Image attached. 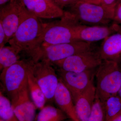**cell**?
I'll list each match as a JSON object with an SVG mask.
<instances>
[{
  "instance_id": "obj_27",
  "label": "cell",
  "mask_w": 121,
  "mask_h": 121,
  "mask_svg": "<svg viewBox=\"0 0 121 121\" xmlns=\"http://www.w3.org/2000/svg\"><path fill=\"white\" fill-rule=\"evenodd\" d=\"M118 0H101L100 4L108 7H117Z\"/></svg>"
},
{
  "instance_id": "obj_9",
  "label": "cell",
  "mask_w": 121,
  "mask_h": 121,
  "mask_svg": "<svg viewBox=\"0 0 121 121\" xmlns=\"http://www.w3.org/2000/svg\"><path fill=\"white\" fill-rule=\"evenodd\" d=\"M24 8L21 0H13L1 7L0 23L5 32L6 43L13 37L21 23Z\"/></svg>"
},
{
  "instance_id": "obj_8",
  "label": "cell",
  "mask_w": 121,
  "mask_h": 121,
  "mask_svg": "<svg viewBox=\"0 0 121 121\" xmlns=\"http://www.w3.org/2000/svg\"><path fill=\"white\" fill-rule=\"evenodd\" d=\"M52 64L48 61L40 60L35 63L32 70L33 74L44 94L47 101H50L54 99L59 80Z\"/></svg>"
},
{
  "instance_id": "obj_16",
  "label": "cell",
  "mask_w": 121,
  "mask_h": 121,
  "mask_svg": "<svg viewBox=\"0 0 121 121\" xmlns=\"http://www.w3.org/2000/svg\"><path fill=\"white\" fill-rule=\"evenodd\" d=\"M28 86L11 99L12 104H17L23 111L27 121H34L37 109L29 96Z\"/></svg>"
},
{
  "instance_id": "obj_4",
  "label": "cell",
  "mask_w": 121,
  "mask_h": 121,
  "mask_svg": "<svg viewBox=\"0 0 121 121\" xmlns=\"http://www.w3.org/2000/svg\"><path fill=\"white\" fill-rule=\"evenodd\" d=\"M95 73L96 97L102 102L117 95L121 84V69L118 63L103 60Z\"/></svg>"
},
{
  "instance_id": "obj_7",
  "label": "cell",
  "mask_w": 121,
  "mask_h": 121,
  "mask_svg": "<svg viewBox=\"0 0 121 121\" xmlns=\"http://www.w3.org/2000/svg\"><path fill=\"white\" fill-rule=\"evenodd\" d=\"M102 62L98 51L93 50L80 52L52 64L65 71L81 72L95 69Z\"/></svg>"
},
{
  "instance_id": "obj_22",
  "label": "cell",
  "mask_w": 121,
  "mask_h": 121,
  "mask_svg": "<svg viewBox=\"0 0 121 121\" xmlns=\"http://www.w3.org/2000/svg\"><path fill=\"white\" fill-rule=\"evenodd\" d=\"M88 121H105L104 104L96 97Z\"/></svg>"
},
{
  "instance_id": "obj_24",
  "label": "cell",
  "mask_w": 121,
  "mask_h": 121,
  "mask_svg": "<svg viewBox=\"0 0 121 121\" xmlns=\"http://www.w3.org/2000/svg\"><path fill=\"white\" fill-rule=\"evenodd\" d=\"M13 111L19 121H27L23 111L18 105L12 104Z\"/></svg>"
},
{
  "instance_id": "obj_33",
  "label": "cell",
  "mask_w": 121,
  "mask_h": 121,
  "mask_svg": "<svg viewBox=\"0 0 121 121\" xmlns=\"http://www.w3.org/2000/svg\"><path fill=\"white\" fill-rule=\"evenodd\" d=\"M0 121H4V120H2V119H1V118H0Z\"/></svg>"
},
{
  "instance_id": "obj_18",
  "label": "cell",
  "mask_w": 121,
  "mask_h": 121,
  "mask_svg": "<svg viewBox=\"0 0 121 121\" xmlns=\"http://www.w3.org/2000/svg\"><path fill=\"white\" fill-rule=\"evenodd\" d=\"M67 117L59 108L48 105L40 110L35 121H64L67 119Z\"/></svg>"
},
{
  "instance_id": "obj_2",
  "label": "cell",
  "mask_w": 121,
  "mask_h": 121,
  "mask_svg": "<svg viewBox=\"0 0 121 121\" xmlns=\"http://www.w3.org/2000/svg\"><path fill=\"white\" fill-rule=\"evenodd\" d=\"M44 23L25 7L21 23L8 43L18 53L24 51L30 54L36 47Z\"/></svg>"
},
{
  "instance_id": "obj_11",
  "label": "cell",
  "mask_w": 121,
  "mask_h": 121,
  "mask_svg": "<svg viewBox=\"0 0 121 121\" xmlns=\"http://www.w3.org/2000/svg\"><path fill=\"white\" fill-rule=\"evenodd\" d=\"M27 9L40 18L61 17L64 11L56 4L46 0H21Z\"/></svg>"
},
{
  "instance_id": "obj_26",
  "label": "cell",
  "mask_w": 121,
  "mask_h": 121,
  "mask_svg": "<svg viewBox=\"0 0 121 121\" xmlns=\"http://www.w3.org/2000/svg\"><path fill=\"white\" fill-rule=\"evenodd\" d=\"M113 20L121 23V3L118 4L116 7Z\"/></svg>"
},
{
  "instance_id": "obj_6",
  "label": "cell",
  "mask_w": 121,
  "mask_h": 121,
  "mask_svg": "<svg viewBox=\"0 0 121 121\" xmlns=\"http://www.w3.org/2000/svg\"><path fill=\"white\" fill-rule=\"evenodd\" d=\"M34 61L31 58L21 60L1 70V81L11 99L28 86V73Z\"/></svg>"
},
{
  "instance_id": "obj_17",
  "label": "cell",
  "mask_w": 121,
  "mask_h": 121,
  "mask_svg": "<svg viewBox=\"0 0 121 121\" xmlns=\"http://www.w3.org/2000/svg\"><path fill=\"white\" fill-rule=\"evenodd\" d=\"M35 62L34 61L32 63L28 73V87L32 102L37 109L41 110L45 106L47 99L32 74V70Z\"/></svg>"
},
{
  "instance_id": "obj_13",
  "label": "cell",
  "mask_w": 121,
  "mask_h": 121,
  "mask_svg": "<svg viewBox=\"0 0 121 121\" xmlns=\"http://www.w3.org/2000/svg\"><path fill=\"white\" fill-rule=\"evenodd\" d=\"M54 100L62 111L72 121H80L71 93L60 78Z\"/></svg>"
},
{
  "instance_id": "obj_1",
  "label": "cell",
  "mask_w": 121,
  "mask_h": 121,
  "mask_svg": "<svg viewBox=\"0 0 121 121\" xmlns=\"http://www.w3.org/2000/svg\"><path fill=\"white\" fill-rule=\"evenodd\" d=\"M59 20L44 23L43 31L35 50L40 46L81 41L79 31L84 25L81 24L69 11H64Z\"/></svg>"
},
{
  "instance_id": "obj_20",
  "label": "cell",
  "mask_w": 121,
  "mask_h": 121,
  "mask_svg": "<svg viewBox=\"0 0 121 121\" xmlns=\"http://www.w3.org/2000/svg\"><path fill=\"white\" fill-rule=\"evenodd\" d=\"M105 121H111L121 113V99L117 95L108 98L103 102Z\"/></svg>"
},
{
  "instance_id": "obj_28",
  "label": "cell",
  "mask_w": 121,
  "mask_h": 121,
  "mask_svg": "<svg viewBox=\"0 0 121 121\" xmlns=\"http://www.w3.org/2000/svg\"><path fill=\"white\" fill-rule=\"evenodd\" d=\"M83 2H87L96 4H100L101 0H79Z\"/></svg>"
},
{
  "instance_id": "obj_15",
  "label": "cell",
  "mask_w": 121,
  "mask_h": 121,
  "mask_svg": "<svg viewBox=\"0 0 121 121\" xmlns=\"http://www.w3.org/2000/svg\"><path fill=\"white\" fill-rule=\"evenodd\" d=\"M95 98V87L93 82L74 102L80 121H88Z\"/></svg>"
},
{
  "instance_id": "obj_12",
  "label": "cell",
  "mask_w": 121,
  "mask_h": 121,
  "mask_svg": "<svg viewBox=\"0 0 121 121\" xmlns=\"http://www.w3.org/2000/svg\"><path fill=\"white\" fill-rule=\"evenodd\" d=\"M103 60L121 62V29L104 39L98 51Z\"/></svg>"
},
{
  "instance_id": "obj_14",
  "label": "cell",
  "mask_w": 121,
  "mask_h": 121,
  "mask_svg": "<svg viewBox=\"0 0 121 121\" xmlns=\"http://www.w3.org/2000/svg\"><path fill=\"white\" fill-rule=\"evenodd\" d=\"M121 29L117 24L111 26H83L79 32L80 41L92 43L105 39Z\"/></svg>"
},
{
  "instance_id": "obj_25",
  "label": "cell",
  "mask_w": 121,
  "mask_h": 121,
  "mask_svg": "<svg viewBox=\"0 0 121 121\" xmlns=\"http://www.w3.org/2000/svg\"><path fill=\"white\" fill-rule=\"evenodd\" d=\"M6 36L2 24L0 23V48L5 46L6 43Z\"/></svg>"
},
{
  "instance_id": "obj_19",
  "label": "cell",
  "mask_w": 121,
  "mask_h": 121,
  "mask_svg": "<svg viewBox=\"0 0 121 121\" xmlns=\"http://www.w3.org/2000/svg\"><path fill=\"white\" fill-rule=\"evenodd\" d=\"M19 53L12 46H4L0 48L1 70L9 67L20 60Z\"/></svg>"
},
{
  "instance_id": "obj_32",
  "label": "cell",
  "mask_w": 121,
  "mask_h": 121,
  "mask_svg": "<svg viewBox=\"0 0 121 121\" xmlns=\"http://www.w3.org/2000/svg\"><path fill=\"white\" fill-rule=\"evenodd\" d=\"M46 0L47 1H48V2H51V3L55 4V3H54V0Z\"/></svg>"
},
{
  "instance_id": "obj_10",
  "label": "cell",
  "mask_w": 121,
  "mask_h": 121,
  "mask_svg": "<svg viewBox=\"0 0 121 121\" xmlns=\"http://www.w3.org/2000/svg\"><path fill=\"white\" fill-rule=\"evenodd\" d=\"M94 70L81 72L58 70L60 78L71 94L74 102L93 82Z\"/></svg>"
},
{
  "instance_id": "obj_34",
  "label": "cell",
  "mask_w": 121,
  "mask_h": 121,
  "mask_svg": "<svg viewBox=\"0 0 121 121\" xmlns=\"http://www.w3.org/2000/svg\"></svg>"
},
{
  "instance_id": "obj_23",
  "label": "cell",
  "mask_w": 121,
  "mask_h": 121,
  "mask_svg": "<svg viewBox=\"0 0 121 121\" xmlns=\"http://www.w3.org/2000/svg\"><path fill=\"white\" fill-rule=\"evenodd\" d=\"M79 0H54V3L60 9L70 7L75 4Z\"/></svg>"
},
{
  "instance_id": "obj_3",
  "label": "cell",
  "mask_w": 121,
  "mask_h": 121,
  "mask_svg": "<svg viewBox=\"0 0 121 121\" xmlns=\"http://www.w3.org/2000/svg\"><path fill=\"white\" fill-rule=\"evenodd\" d=\"M68 11L84 26H108L113 20L116 7H108L78 1Z\"/></svg>"
},
{
  "instance_id": "obj_5",
  "label": "cell",
  "mask_w": 121,
  "mask_h": 121,
  "mask_svg": "<svg viewBox=\"0 0 121 121\" xmlns=\"http://www.w3.org/2000/svg\"><path fill=\"white\" fill-rule=\"evenodd\" d=\"M92 43L84 41L40 46L30 55L35 62L41 60L52 64L86 51L94 50Z\"/></svg>"
},
{
  "instance_id": "obj_21",
  "label": "cell",
  "mask_w": 121,
  "mask_h": 121,
  "mask_svg": "<svg viewBox=\"0 0 121 121\" xmlns=\"http://www.w3.org/2000/svg\"><path fill=\"white\" fill-rule=\"evenodd\" d=\"M0 118L4 121H19L13 111L11 102L0 93Z\"/></svg>"
},
{
  "instance_id": "obj_29",
  "label": "cell",
  "mask_w": 121,
  "mask_h": 121,
  "mask_svg": "<svg viewBox=\"0 0 121 121\" xmlns=\"http://www.w3.org/2000/svg\"><path fill=\"white\" fill-rule=\"evenodd\" d=\"M13 0H0V5L1 7H3L9 2Z\"/></svg>"
},
{
  "instance_id": "obj_31",
  "label": "cell",
  "mask_w": 121,
  "mask_h": 121,
  "mask_svg": "<svg viewBox=\"0 0 121 121\" xmlns=\"http://www.w3.org/2000/svg\"><path fill=\"white\" fill-rule=\"evenodd\" d=\"M117 95L121 99V87H120V89H119V91H118V92L117 93Z\"/></svg>"
},
{
  "instance_id": "obj_30",
  "label": "cell",
  "mask_w": 121,
  "mask_h": 121,
  "mask_svg": "<svg viewBox=\"0 0 121 121\" xmlns=\"http://www.w3.org/2000/svg\"><path fill=\"white\" fill-rule=\"evenodd\" d=\"M111 121H121V113Z\"/></svg>"
}]
</instances>
